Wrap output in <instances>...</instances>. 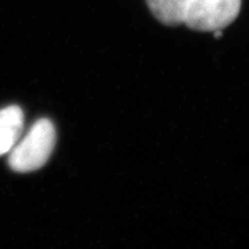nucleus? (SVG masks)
Wrapping results in <instances>:
<instances>
[{
  "instance_id": "obj_1",
  "label": "nucleus",
  "mask_w": 249,
  "mask_h": 249,
  "mask_svg": "<svg viewBox=\"0 0 249 249\" xmlns=\"http://www.w3.org/2000/svg\"><path fill=\"white\" fill-rule=\"evenodd\" d=\"M55 129L49 119L33 124L24 138L9 151L8 164L15 172H33L44 166L53 151Z\"/></svg>"
},
{
  "instance_id": "obj_2",
  "label": "nucleus",
  "mask_w": 249,
  "mask_h": 249,
  "mask_svg": "<svg viewBox=\"0 0 249 249\" xmlns=\"http://www.w3.org/2000/svg\"><path fill=\"white\" fill-rule=\"evenodd\" d=\"M241 0H185L183 23L193 30H222L235 20Z\"/></svg>"
},
{
  "instance_id": "obj_4",
  "label": "nucleus",
  "mask_w": 249,
  "mask_h": 249,
  "mask_svg": "<svg viewBox=\"0 0 249 249\" xmlns=\"http://www.w3.org/2000/svg\"><path fill=\"white\" fill-rule=\"evenodd\" d=\"M151 13L160 22L166 26H180L183 23L185 0H147Z\"/></svg>"
},
{
  "instance_id": "obj_3",
  "label": "nucleus",
  "mask_w": 249,
  "mask_h": 249,
  "mask_svg": "<svg viewBox=\"0 0 249 249\" xmlns=\"http://www.w3.org/2000/svg\"><path fill=\"white\" fill-rule=\"evenodd\" d=\"M23 123V111L17 105L0 110V157L8 154L18 142Z\"/></svg>"
}]
</instances>
